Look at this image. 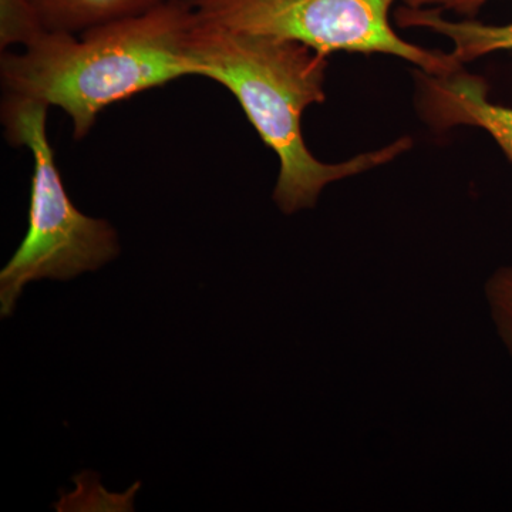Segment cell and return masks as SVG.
Returning <instances> with one entry per match:
<instances>
[{"mask_svg":"<svg viewBox=\"0 0 512 512\" xmlns=\"http://www.w3.org/2000/svg\"><path fill=\"white\" fill-rule=\"evenodd\" d=\"M403 2L410 8H437L443 12L453 10L457 15L473 19L490 0H403Z\"/></svg>","mask_w":512,"mask_h":512,"instance_id":"cell-10","label":"cell"},{"mask_svg":"<svg viewBox=\"0 0 512 512\" xmlns=\"http://www.w3.org/2000/svg\"><path fill=\"white\" fill-rule=\"evenodd\" d=\"M46 33L32 0H0V49L32 45Z\"/></svg>","mask_w":512,"mask_h":512,"instance_id":"cell-8","label":"cell"},{"mask_svg":"<svg viewBox=\"0 0 512 512\" xmlns=\"http://www.w3.org/2000/svg\"><path fill=\"white\" fill-rule=\"evenodd\" d=\"M190 53L197 76L225 87L278 157L274 201L286 215L315 207L320 192L333 181L390 163L412 147L410 138H400L338 164L313 156L303 137L302 117L309 106L326 99L328 56L302 43L237 32L198 18Z\"/></svg>","mask_w":512,"mask_h":512,"instance_id":"cell-2","label":"cell"},{"mask_svg":"<svg viewBox=\"0 0 512 512\" xmlns=\"http://www.w3.org/2000/svg\"><path fill=\"white\" fill-rule=\"evenodd\" d=\"M484 293L498 338L512 360V265L494 271L485 282Z\"/></svg>","mask_w":512,"mask_h":512,"instance_id":"cell-9","label":"cell"},{"mask_svg":"<svg viewBox=\"0 0 512 512\" xmlns=\"http://www.w3.org/2000/svg\"><path fill=\"white\" fill-rule=\"evenodd\" d=\"M421 116L436 130L470 126L487 131L512 163V107L491 103L483 77L417 72Z\"/></svg>","mask_w":512,"mask_h":512,"instance_id":"cell-5","label":"cell"},{"mask_svg":"<svg viewBox=\"0 0 512 512\" xmlns=\"http://www.w3.org/2000/svg\"><path fill=\"white\" fill-rule=\"evenodd\" d=\"M198 18L252 35L292 40L316 52L402 57L421 72L443 76L463 64L443 52L406 42L394 32L396 0H185Z\"/></svg>","mask_w":512,"mask_h":512,"instance_id":"cell-4","label":"cell"},{"mask_svg":"<svg viewBox=\"0 0 512 512\" xmlns=\"http://www.w3.org/2000/svg\"><path fill=\"white\" fill-rule=\"evenodd\" d=\"M37 101L5 97L2 121L8 143L33 157L29 228L0 272V316L8 318L29 282L69 281L97 271L120 254L119 235L109 221L83 214L70 200L56 154L47 137V111Z\"/></svg>","mask_w":512,"mask_h":512,"instance_id":"cell-3","label":"cell"},{"mask_svg":"<svg viewBox=\"0 0 512 512\" xmlns=\"http://www.w3.org/2000/svg\"><path fill=\"white\" fill-rule=\"evenodd\" d=\"M165 0H32L47 33L80 35L150 12Z\"/></svg>","mask_w":512,"mask_h":512,"instance_id":"cell-7","label":"cell"},{"mask_svg":"<svg viewBox=\"0 0 512 512\" xmlns=\"http://www.w3.org/2000/svg\"><path fill=\"white\" fill-rule=\"evenodd\" d=\"M396 23L402 28H424L446 36L453 42L451 56L464 64L494 52L512 50V23L485 25L474 19L454 22L443 16L437 8H410L403 6L394 13Z\"/></svg>","mask_w":512,"mask_h":512,"instance_id":"cell-6","label":"cell"},{"mask_svg":"<svg viewBox=\"0 0 512 512\" xmlns=\"http://www.w3.org/2000/svg\"><path fill=\"white\" fill-rule=\"evenodd\" d=\"M197 13L185 0L80 35L43 33L0 57L3 97L57 107L73 138L89 136L107 107L183 77L197 76L190 43Z\"/></svg>","mask_w":512,"mask_h":512,"instance_id":"cell-1","label":"cell"}]
</instances>
